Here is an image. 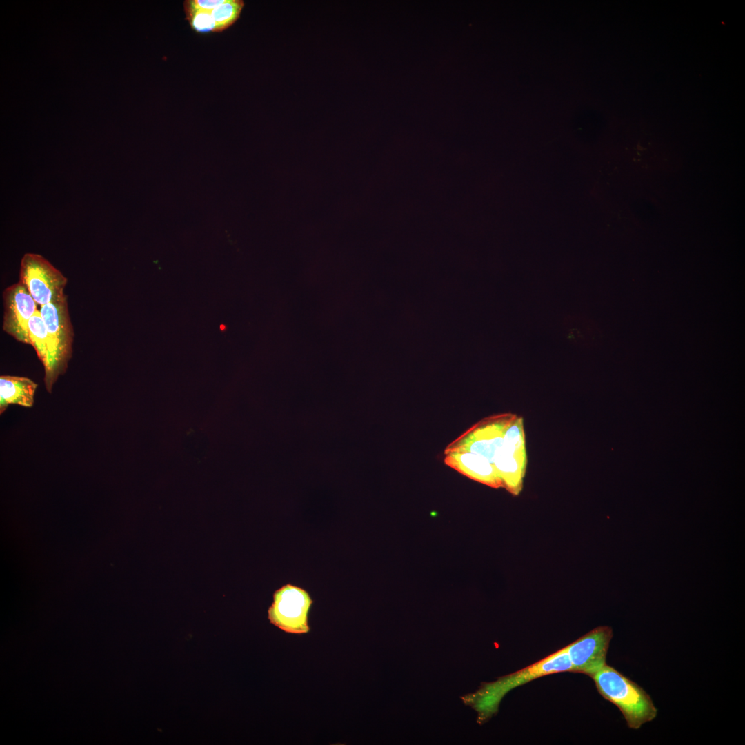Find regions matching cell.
<instances>
[{"label":"cell","instance_id":"obj_5","mask_svg":"<svg viewBox=\"0 0 745 745\" xmlns=\"http://www.w3.org/2000/svg\"><path fill=\"white\" fill-rule=\"evenodd\" d=\"M19 281L26 287L40 306L66 296L67 278L39 254H24L21 260Z\"/></svg>","mask_w":745,"mask_h":745},{"label":"cell","instance_id":"obj_3","mask_svg":"<svg viewBox=\"0 0 745 745\" xmlns=\"http://www.w3.org/2000/svg\"><path fill=\"white\" fill-rule=\"evenodd\" d=\"M48 337L49 352L44 368V383L51 393L54 384L63 375L72 357L74 330L71 323L66 295L40 306Z\"/></svg>","mask_w":745,"mask_h":745},{"label":"cell","instance_id":"obj_15","mask_svg":"<svg viewBox=\"0 0 745 745\" xmlns=\"http://www.w3.org/2000/svg\"><path fill=\"white\" fill-rule=\"evenodd\" d=\"M220 329H221V330H224L226 329V326L222 324V325L220 326Z\"/></svg>","mask_w":745,"mask_h":745},{"label":"cell","instance_id":"obj_7","mask_svg":"<svg viewBox=\"0 0 745 745\" xmlns=\"http://www.w3.org/2000/svg\"><path fill=\"white\" fill-rule=\"evenodd\" d=\"M612 637V628L601 626L566 646L572 672L584 673L591 677L600 670L606 664V654Z\"/></svg>","mask_w":745,"mask_h":745},{"label":"cell","instance_id":"obj_6","mask_svg":"<svg viewBox=\"0 0 745 745\" xmlns=\"http://www.w3.org/2000/svg\"><path fill=\"white\" fill-rule=\"evenodd\" d=\"M313 600L302 588L287 584L275 590L268 610L270 622L281 630L293 634L307 633L310 628L308 613Z\"/></svg>","mask_w":745,"mask_h":745},{"label":"cell","instance_id":"obj_10","mask_svg":"<svg viewBox=\"0 0 745 745\" xmlns=\"http://www.w3.org/2000/svg\"><path fill=\"white\" fill-rule=\"evenodd\" d=\"M37 384L26 377L1 375L0 377V413L11 404L30 408Z\"/></svg>","mask_w":745,"mask_h":745},{"label":"cell","instance_id":"obj_8","mask_svg":"<svg viewBox=\"0 0 745 745\" xmlns=\"http://www.w3.org/2000/svg\"><path fill=\"white\" fill-rule=\"evenodd\" d=\"M3 301V330L19 342L30 345L28 323L38 310L37 303L20 281L4 290Z\"/></svg>","mask_w":745,"mask_h":745},{"label":"cell","instance_id":"obj_9","mask_svg":"<svg viewBox=\"0 0 745 745\" xmlns=\"http://www.w3.org/2000/svg\"><path fill=\"white\" fill-rule=\"evenodd\" d=\"M445 455V463L465 476L490 487H502L493 464L486 457L468 451H453Z\"/></svg>","mask_w":745,"mask_h":745},{"label":"cell","instance_id":"obj_14","mask_svg":"<svg viewBox=\"0 0 745 745\" xmlns=\"http://www.w3.org/2000/svg\"><path fill=\"white\" fill-rule=\"evenodd\" d=\"M226 0H186L183 2V6L191 8L211 11Z\"/></svg>","mask_w":745,"mask_h":745},{"label":"cell","instance_id":"obj_1","mask_svg":"<svg viewBox=\"0 0 745 745\" xmlns=\"http://www.w3.org/2000/svg\"><path fill=\"white\" fill-rule=\"evenodd\" d=\"M566 647L511 674L490 682H483L474 693L461 699L477 713V722L482 724L495 715L500 702L512 689L539 677L562 672H572Z\"/></svg>","mask_w":745,"mask_h":745},{"label":"cell","instance_id":"obj_12","mask_svg":"<svg viewBox=\"0 0 745 745\" xmlns=\"http://www.w3.org/2000/svg\"><path fill=\"white\" fill-rule=\"evenodd\" d=\"M244 4L243 0H226L211 10L216 24L215 32H221L232 26L240 17Z\"/></svg>","mask_w":745,"mask_h":745},{"label":"cell","instance_id":"obj_4","mask_svg":"<svg viewBox=\"0 0 745 745\" xmlns=\"http://www.w3.org/2000/svg\"><path fill=\"white\" fill-rule=\"evenodd\" d=\"M514 415L505 413L483 419L451 442L444 453L468 451L479 454L493 464L496 458L508 452L526 451V448L513 445L504 438Z\"/></svg>","mask_w":745,"mask_h":745},{"label":"cell","instance_id":"obj_11","mask_svg":"<svg viewBox=\"0 0 745 745\" xmlns=\"http://www.w3.org/2000/svg\"><path fill=\"white\" fill-rule=\"evenodd\" d=\"M28 335L30 345L34 348L43 366H45L48 358L49 344L47 329L39 310L29 321Z\"/></svg>","mask_w":745,"mask_h":745},{"label":"cell","instance_id":"obj_13","mask_svg":"<svg viewBox=\"0 0 745 745\" xmlns=\"http://www.w3.org/2000/svg\"><path fill=\"white\" fill-rule=\"evenodd\" d=\"M183 8L186 19L193 31L200 34L215 32L216 24L210 11Z\"/></svg>","mask_w":745,"mask_h":745},{"label":"cell","instance_id":"obj_2","mask_svg":"<svg viewBox=\"0 0 745 745\" xmlns=\"http://www.w3.org/2000/svg\"><path fill=\"white\" fill-rule=\"evenodd\" d=\"M591 677L599 694L619 708L629 728L638 729L656 717L650 695L614 668L606 664Z\"/></svg>","mask_w":745,"mask_h":745}]
</instances>
